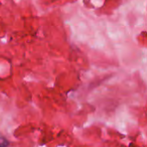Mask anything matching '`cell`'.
Wrapping results in <instances>:
<instances>
[{
	"label": "cell",
	"instance_id": "1",
	"mask_svg": "<svg viewBox=\"0 0 147 147\" xmlns=\"http://www.w3.org/2000/svg\"><path fill=\"white\" fill-rule=\"evenodd\" d=\"M8 145H9V143H8L7 140L0 137V147H6Z\"/></svg>",
	"mask_w": 147,
	"mask_h": 147
}]
</instances>
